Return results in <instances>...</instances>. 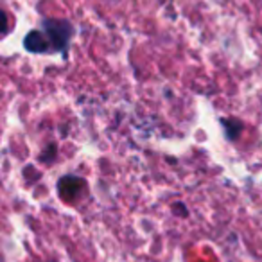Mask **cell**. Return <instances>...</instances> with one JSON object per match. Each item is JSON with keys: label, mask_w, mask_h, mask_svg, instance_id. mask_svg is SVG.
Instances as JSON below:
<instances>
[{"label": "cell", "mask_w": 262, "mask_h": 262, "mask_svg": "<svg viewBox=\"0 0 262 262\" xmlns=\"http://www.w3.org/2000/svg\"><path fill=\"white\" fill-rule=\"evenodd\" d=\"M41 33L47 38L51 52H65L74 36V27L67 20L45 18L41 22Z\"/></svg>", "instance_id": "6da1fadb"}, {"label": "cell", "mask_w": 262, "mask_h": 262, "mask_svg": "<svg viewBox=\"0 0 262 262\" xmlns=\"http://www.w3.org/2000/svg\"><path fill=\"white\" fill-rule=\"evenodd\" d=\"M24 47H26V51L34 52V54H45V52H51L47 38H45V34L41 33L40 29H33L26 38H24Z\"/></svg>", "instance_id": "7a4b0ae2"}, {"label": "cell", "mask_w": 262, "mask_h": 262, "mask_svg": "<svg viewBox=\"0 0 262 262\" xmlns=\"http://www.w3.org/2000/svg\"><path fill=\"white\" fill-rule=\"evenodd\" d=\"M221 126L225 127L226 139L235 140L241 135V129H243V124L235 119H221Z\"/></svg>", "instance_id": "3957f363"}, {"label": "cell", "mask_w": 262, "mask_h": 262, "mask_svg": "<svg viewBox=\"0 0 262 262\" xmlns=\"http://www.w3.org/2000/svg\"><path fill=\"white\" fill-rule=\"evenodd\" d=\"M8 29H9V18H8V15H6V11L0 9V40L8 34Z\"/></svg>", "instance_id": "277c9868"}]
</instances>
